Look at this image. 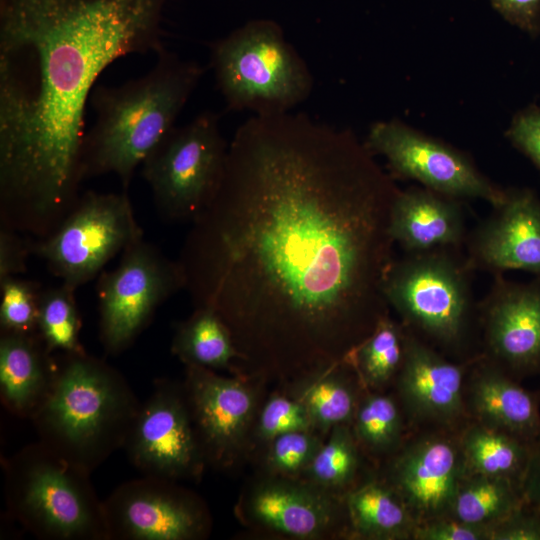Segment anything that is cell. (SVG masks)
I'll return each mask as SVG.
<instances>
[{
  "label": "cell",
  "instance_id": "6",
  "mask_svg": "<svg viewBox=\"0 0 540 540\" xmlns=\"http://www.w3.org/2000/svg\"><path fill=\"white\" fill-rule=\"evenodd\" d=\"M9 516L42 540H108L92 473L39 441L2 458Z\"/></svg>",
  "mask_w": 540,
  "mask_h": 540
},
{
  "label": "cell",
  "instance_id": "7",
  "mask_svg": "<svg viewBox=\"0 0 540 540\" xmlns=\"http://www.w3.org/2000/svg\"><path fill=\"white\" fill-rule=\"evenodd\" d=\"M209 47L210 67L227 110L287 113L311 94L307 64L273 20H251Z\"/></svg>",
  "mask_w": 540,
  "mask_h": 540
},
{
  "label": "cell",
  "instance_id": "34",
  "mask_svg": "<svg viewBox=\"0 0 540 540\" xmlns=\"http://www.w3.org/2000/svg\"><path fill=\"white\" fill-rule=\"evenodd\" d=\"M305 407L294 397L275 395L263 406L257 421V435L271 442L292 431L313 430Z\"/></svg>",
  "mask_w": 540,
  "mask_h": 540
},
{
  "label": "cell",
  "instance_id": "8",
  "mask_svg": "<svg viewBox=\"0 0 540 540\" xmlns=\"http://www.w3.org/2000/svg\"><path fill=\"white\" fill-rule=\"evenodd\" d=\"M227 151L214 112L204 111L191 122L174 126L142 163L159 216L192 223L217 189Z\"/></svg>",
  "mask_w": 540,
  "mask_h": 540
},
{
  "label": "cell",
  "instance_id": "22",
  "mask_svg": "<svg viewBox=\"0 0 540 540\" xmlns=\"http://www.w3.org/2000/svg\"><path fill=\"white\" fill-rule=\"evenodd\" d=\"M55 371V355L37 332H1L0 399L10 414L31 420L50 394Z\"/></svg>",
  "mask_w": 540,
  "mask_h": 540
},
{
  "label": "cell",
  "instance_id": "29",
  "mask_svg": "<svg viewBox=\"0 0 540 540\" xmlns=\"http://www.w3.org/2000/svg\"><path fill=\"white\" fill-rule=\"evenodd\" d=\"M351 428L362 449L391 457L408 437L410 427L396 396L371 391L361 397Z\"/></svg>",
  "mask_w": 540,
  "mask_h": 540
},
{
  "label": "cell",
  "instance_id": "37",
  "mask_svg": "<svg viewBox=\"0 0 540 540\" xmlns=\"http://www.w3.org/2000/svg\"><path fill=\"white\" fill-rule=\"evenodd\" d=\"M490 531L491 540H540V514L523 500Z\"/></svg>",
  "mask_w": 540,
  "mask_h": 540
},
{
  "label": "cell",
  "instance_id": "3",
  "mask_svg": "<svg viewBox=\"0 0 540 540\" xmlns=\"http://www.w3.org/2000/svg\"><path fill=\"white\" fill-rule=\"evenodd\" d=\"M204 71L164 48L144 76L94 88L89 101L96 118L83 139V181L114 174L127 191L136 168L174 127Z\"/></svg>",
  "mask_w": 540,
  "mask_h": 540
},
{
  "label": "cell",
  "instance_id": "20",
  "mask_svg": "<svg viewBox=\"0 0 540 540\" xmlns=\"http://www.w3.org/2000/svg\"><path fill=\"white\" fill-rule=\"evenodd\" d=\"M518 381L480 354L467 373L466 412L469 420L534 443L540 436V395Z\"/></svg>",
  "mask_w": 540,
  "mask_h": 540
},
{
  "label": "cell",
  "instance_id": "40",
  "mask_svg": "<svg viewBox=\"0 0 540 540\" xmlns=\"http://www.w3.org/2000/svg\"><path fill=\"white\" fill-rule=\"evenodd\" d=\"M521 490L524 502L540 514V436L532 445Z\"/></svg>",
  "mask_w": 540,
  "mask_h": 540
},
{
  "label": "cell",
  "instance_id": "10",
  "mask_svg": "<svg viewBox=\"0 0 540 540\" xmlns=\"http://www.w3.org/2000/svg\"><path fill=\"white\" fill-rule=\"evenodd\" d=\"M184 278L178 261L143 239L121 253L119 263L98 276L99 339L118 355L148 327L157 309L179 290Z\"/></svg>",
  "mask_w": 540,
  "mask_h": 540
},
{
  "label": "cell",
  "instance_id": "24",
  "mask_svg": "<svg viewBox=\"0 0 540 540\" xmlns=\"http://www.w3.org/2000/svg\"><path fill=\"white\" fill-rule=\"evenodd\" d=\"M351 364L343 360L299 378L293 397L306 409L314 429L329 431L351 425L362 396V384Z\"/></svg>",
  "mask_w": 540,
  "mask_h": 540
},
{
  "label": "cell",
  "instance_id": "30",
  "mask_svg": "<svg viewBox=\"0 0 540 540\" xmlns=\"http://www.w3.org/2000/svg\"><path fill=\"white\" fill-rule=\"evenodd\" d=\"M75 291L62 282L41 291L37 334L52 354L85 351L80 340L81 317Z\"/></svg>",
  "mask_w": 540,
  "mask_h": 540
},
{
  "label": "cell",
  "instance_id": "18",
  "mask_svg": "<svg viewBox=\"0 0 540 540\" xmlns=\"http://www.w3.org/2000/svg\"><path fill=\"white\" fill-rule=\"evenodd\" d=\"M468 232L464 252L475 271H524L540 277V197L508 188L504 200Z\"/></svg>",
  "mask_w": 540,
  "mask_h": 540
},
{
  "label": "cell",
  "instance_id": "39",
  "mask_svg": "<svg viewBox=\"0 0 540 540\" xmlns=\"http://www.w3.org/2000/svg\"><path fill=\"white\" fill-rule=\"evenodd\" d=\"M510 24L532 37L540 36V0H490Z\"/></svg>",
  "mask_w": 540,
  "mask_h": 540
},
{
  "label": "cell",
  "instance_id": "38",
  "mask_svg": "<svg viewBox=\"0 0 540 540\" xmlns=\"http://www.w3.org/2000/svg\"><path fill=\"white\" fill-rule=\"evenodd\" d=\"M30 254L31 241L23 239L17 231L0 226V279L25 273Z\"/></svg>",
  "mask_w": 540,
  "mask_h": 540
},
{
  "label": "cell",
  "instance_id": "14",
  "mask_svg": "<svg viewBox=\"0 0 540 540\" xmlns=\"http://www.w3.org/2000/svg\"><path fill=\"white\" fill-rule=\"evenodd\" d=\"M466 473L458 432L412 430L389 457L383 480L419 524L449 513Z\"/></svg>",
  "mask_w": 540,
  "mask_h": 540
},
{
  "label": "cell",
  "instance_id": "27",
  "mask_svg": "<svg viewBox=\"0 0 540 540\" xmlns=\"http://www.w3.org/2000/svg\"><path fill=\"white\" fill-rule=\"evenodd\" d=\"M406 328L385 316L345 359L355 370L361 384L381 391L394 382L404 361Z\"/></svg>",
  "mask_w": 540,
  "mask_h": 540
},
{
  "label": "cell",
  "instance_id": "21",
  "mask_svg": "<svg viewBox=\"0 0 540 540\" xmlns=\"http://www.w3.org/2000/svg\"><path fill=\"white\" fill-rule=\"evenodd\" d=\"M390 233L404 253L463 248L468 235L463 201L422 186L399 190Z\"/></svg>",
  "mask_w": 540,
  "mask_h": 540
},
{
  "label": "cell",
  "instance_id": "13",
  "mask_svg": "<svg viewBox=\"0 0 540 540\" xmlns=\"http://www.w3.org/2000/svg\"><path fill=\"white\" fill-rule=\"evenodd\" d=\"M175 481L145 476L103 500L108 540H193L207 535L203 504Z\"/></svg>",
  "mask_w": 540,
  "mask_h": 540
},
{
  "label": "cell",
  "instance_id": "36",
  "mask_svg": "<svg viewBox=\"0 0 540 540\" xmlns=\"http://www.w3.org/2000/svg\"><path fill=\"white\" fill-rule=\"evenodd\" d=\"M413 540H491V531L445 515L419 523Z\"/></svg>",
  "mask_w": 540,
  "mask_h": 540
},
{
  "label": "cell",
  "instance_id": "33",
  "mask_svg": "<svg viewBox=\"0 0 540 540\" xmlns=\"http://www.w3.org/2000/svg\"><path fill=\"white\" fill-rule=\"evenodd\" d=\"M267 455L269 468L283 476L304 472L323 444L313 430H298L274 438Z\"/></svg>",
  "mask_w": 540,
  "mask_h": 540
},
{
  "label": "cell",
  "instance_id": "23",
  "mask_svg": "<svg viewBox=\"0 0 540 540\" xmlns=\"http://www.w3.org/2000/svg\"><path fill=\"white\" fill-rule=\"evenodd\" d=\"M344 503L354 536L370 540H413L418 522L383 479H372L351 489Z\"/></svg>",
  "mask_w": 540,
  "mask_h": 540
},
{
  "label": "cell",
  "instance_id": "2",
  "mask_svg": "<svg viewBox=\"0 0 540 540\" xmlns=\"http://www.w3.org/2000/svg\"><path fill=\"white\" fill-rule=\"evenodd\" d=\"M167 0H0V225L42 238L77 202L85 110L117 59L164 49Z\"/></svg>",
  "mask_w": 540,
  "mask_h": 540
},
{
  "label": "cell",
  "instance_id": "31",
  "mask_svg": "<svg viewBox=\"0 0 540 540\" xmlns=\"http://www.w3.org/2000/svg\"><path fill=\"white\" fill-rule=\"evenodd\" d=\"M360 448L351 425L335 426L304 473L310 483L327 491L347 488L359 471Z\"/></svg>",
  "mask_w": 540,
  "mask_h": 540
},
{
  "label": "cell",
  "instance_id": "16",
  "mask_svg": "<svg viewBox=\"0 0 540 540\" xmlns=\"http://www.w3.org/2000/svg\"><path fill=\"white\" fill-rule=\"evenodd\" d=\"M478 312L481 355L517 380L540 373V277L494 275Z\"/></svg>",
  "mask_w": 540,
  "mask_h": 540
},
{
  "label": "cell",
  "instance_id": "25",
  "mask_svg": "<svg viewBox=\"0 0 540 540\" xmlns=\"http://www.w3.org/2000/svg\"><path fill=\"white\" fill-rule=\"evenodd\" d=\"M467 473L511 480L520 486L533 443L468 420L458 431Z\"/></svg>",
  "mask_w": 540,
  "mask_h": 540
},
{
  "label": "cell",
  "instance_id": "9",
  "mask_svg": "<svg viewBox=\"0 0 540 540\" xmlns=\"http://www.w3.org/2000/svg\"><path fill=\"white\" fill-rule=\"evenodd\" d=\"M143 239L126 190L88 191L48 235L31 241V253L42 259L62 283L77 289L98 277L107 263Z\"/></svg>",
  "mask_w": 540,
  "mask_h": 540
},
{
  "label": "cell",
  "instance_id": "26",
  "mask_svg": "<svg viewBox=\"0 0 540 540\" xmlns=\"http://www.w3.org/2000/svg\"><path fill=\"white\" fill-rule=\"evenodd\" d=\"M171 352L186 366L210 370L230 369L233 361L240 359L229 328L208 307H196L176 325Z\"/></svg>",
  "mask_w": 540,
  "mask_h": 540
},
{
  "label": "cell",
  "instance_id": "35",
  "mask_svg": "<svg viewBox=\"0 0 540 540\" xmlns=\"http://www.w3.org/2000/svg\"><path fill=\"white\" fill-rule=\"evenodd\" d=\"M505 135L540 172V106L532 104L519 110Z\"/></svg>",
  "mask_w": 540,
  "mask_h": 540
},
{
  "label": "cell",
  "instance_id": "28",
  "mask_svg": "<svg viewBox=\"0 0 540 540\" xmlns=\"http://www.w3.org/2000/svg\"><path fill=\"white\" fill-rule=\"evenodd\" d=\"M523 502L521 486L508 479L466 473L448 516L491 527Z\"/></svg>",
  "mask_w": 540,
  "mask_h": 540
},
{
  "label": "cell",
  "instance_id": "11",
  "mask_svg": "<svg viewBox=\"0 0 540 540\" xmlns=\"http://www.w3.org/2000/svg\"><path fill=\"white\" fill-rule=\"evenodd\" d=\"M364 143L386 159L394 180H413L442 195L481 199L492 207L505 198L506 189L481 173L469 155L399 120L373 123Z\"/></svg>",
  "mask_w": 540,
  "mask_h": 540
},
{
  "label": "cell",
  "instance_id": "32",
  "mask_svg": "<svg viewBox=\"0 0 540 540\" xmlns=\"http://www.w3.org/2000/svg\"><path fill=\"white\" fill-rule=\"evenodd\" d=\"M40 285L10 276L0 279L1 332L36 333Z\"/></svg>",
  "mask_w": 540,
  "mask_h": 540
},
{
  "label": "cell",
  "instance_id": "4",
  "mask_svg": "<svg viewBox=\"0 0 540 540\" xmlns=\"http://www.w3.org/2000/svg\"><path fill=\"white\" fill-rule=\"evenodd\" d=\"M55 360L52 389L31 421L41 444L92 473L124 447L141 402L121 372L86 351Z\"/></svg>",
  "mask_w": 540,
  "mask_h": 540
},
{
  "label": "cell",
  "instance_id": "15",
  "mask_svg": "<svg viewBox=\"0 0 540 540\" xmlns=\"http://www.w3.org/2000/svg\"><path fill=\"white\" fill-rule=\"evenodd\" d=\"M471 361L447 357L406 328L404 361L394 383L412 430L458 432L469 420L465 384Z\"/></svg>",
  "mask_w": 540,
  "mask_h": 540
},
{
  "label": "cell",
  "instance_id": "5",
  "mask_svg": "<svg viewBox=\"0 0 540 540\" xmlns=\"http://www.w3.org/2000/svg\"><path fill=\"white\" fill-rule=\"evenodd\" d=\"M473 273L462 248L404 253L390 263L383 292L409 331L453 360L470 361L481 354Z\"/></svg>",
  "mask_w": 540,
  "mask_h": 540
},
{
  "label": "cell",
  "instance_id": "1",
  "mask_svg": "<svg viewBox=\"0 0 540 540\" xmlns=\"http://www.w3.org/2000/svg\"><path fill=\"white\" fill-rule=\"evenodd\" d=\"M350 129L254 115L177 259L195 308L213 309L241 361L299 378L345 360L390 307L395 180Z\"/></svg>",
  "mask_w": 540,
  "mask_h": 540
},
{
  "label": "cell",
  "instance_id": "19",
  "mask_svg": "<svg viewBox=\"0 0 540 540\" xmlns=\"http://www.w3.org/2000/svg\"><path fill=\"white\" fill-rule=\"evenodd\" d=\"M246 512L259 527L295 539L324 537L347 516L345 505L341 508L325 489L278 479L254 487Z\"/></svg>",
  "mask_w": 540,
  "mask_h": 540
},
{
  "label": "cell",
  "instance_id": "12",
  "mask_svg": "<svg viewBox=\"0 0 540 540\" xmlns=\"http://www.w3.org/2000/svg\"><path fill=\"white\" fill-rule=\"evenodd\" d=\"M127 456L142 475L169 480L198 479L205 458L183 385L158 379L127 436Z\"/></svg>",
  "mask_w": 540,
  "mask_h": 540
},
{
  "label": "cell",
  "instance_id": "17",
  "mask_svg": "<svg viewBox=\"0 0 540 540\" xmlns=\"http://www.w3.org/2000/svg\"><path fill=\"white\" fill-rule=\"evenodd\" d=\"M183 389L205 461L231 466L254 416V390L240 378L197 366H186Z\"/></svg>",
  "mask_w": 540,
  "mask_h": 540
}]
</instances>
